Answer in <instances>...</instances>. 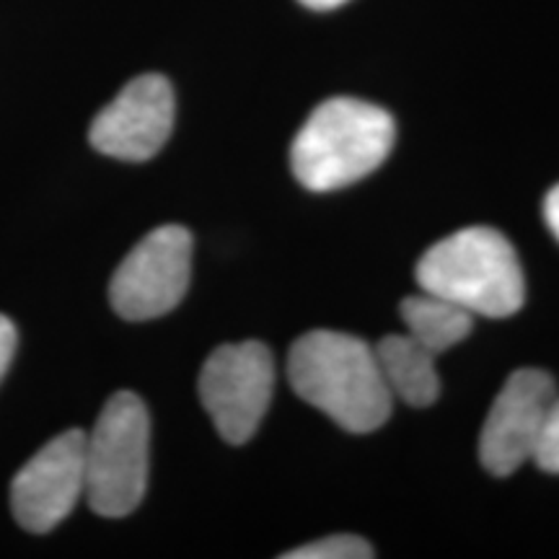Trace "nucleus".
<instances>
[{
  "mask_svg": "<svg viewBox=\"0 0 559 559\" xmlns=\"http://www.w3.org/2000/svg\"><path fill=\"white\" fill-rule=\"evenodd\" d=\"M288 381L311 407L347 432H373L394 407L373 345L355 334L317 330L293 342Z\"/></svg>",
  "mask_w": 559,
  "mask_h": 559,
  "instance_id": "obj_1",
  "label": "nucleus"
},
{
  "mask_svg": "<svg viewBox=\"0 0 559 559\" xmlns=\"http://www.w3.org/2000/svg\"><path fill=\"white\" fill-rule=\"evenodd\" d=\"M394 138L396 124L386 109L337 96L319 104L293 138V174L311 192L342 190L379 169Z\"/></svg>",
  "mask_w": 559,
  "mask_h": 559,
  "instance_id": "obj_2",
  "label": "nucleus"
},
{
  "mask_svg": "<svg viewBox=\"0 0 559 559\" xmlns=\"http://www.w3.org/2000/svg\"><path fill=\"white\" fill-rule=\"evenodd\" d=\"M419 290L461 306L472 317L506 319L526 300L523 267L500 230L461 228L425 251L417 262Z\"/></svg>",
  "mask_w": 559,
  "mask_h": 559,
  "instance_id": "obj_3",
  "label": "nucleus"
},
{
  "mask_svg": "<svg viewBox=\"0 0 559 559\" xmlns=\"http://www.w3.org/2000/svg\"><path fill=\"white\" fill-rule=\"evenodd\" d=\"M148 409L132 391H117L104 404L83 449V495L94 513L104 519H122L143 502L148 487Z\"/></svg>",
  "mask_w": 559,
  "mask_h": 559,
  "instance_id": "obj_4",
  "label": "nucleus"
},
{
  "mask_svg": "<svg viewBox=\"0 0 559 559\" xmlns=\"http://www.w3.org/2000/svg\"><path fill=\"white\" fill-rule=\"evenodd\" d=\"M275 391V360L257 340L215 347L200 370L202 407L230 445L260 430Z\"/></svg>",
  "mask_w": 559,
  "mask_h": 559,
  "instance_id": "obj_5",
  "label": "nucleus"
},
{
  "mask_svg": "<svg viewBox=\"0 0 559 559\" xmlns=\"http://www.w3.org/2000/svg\"><path fill=\"white\" fill-rule=\"evenodd\" d=\"M192 234L160 226L138 241L109 283L111 309L128 321H148L177 309L190 288Z\"/></svg>",
  "mask_w": 559,
  "mask_h": 559,
  "instance_id": "obj_6",
  "label": "nucleus"
},
{
  "mask_svg": "<svg viewBox=\"0 0 559 559\" xmlns=\"http://www.w3.org/2000/svg\"><path fill=\"white\" fill-rule=\"evenodd\" d=\"M555 400L547 370L521 368L502 383L479 432V461L489 474L508 477L534 461Z\"/></svg>",
  "mask_w": 559,
  "mask_h": 559,
  "instance_id": "obj_7",
  "label": "nucleus"
},
{
  "mask_svg": "<svg viewBox=\"0 0 559 559\" xmlns=\"http://www.w3.org/2000/svg\"><path fill=\"white\" fill-rule=\"evenodd\" d=\"M86 432L68 430L41 445L11 485L13 519L32 534H47L62 523L86 489L83 466Z\"/></svg>",
  "mask_w": 559,
  "mask_h": 559,
  "instance_id": "obj_8",
  "label": "nucleus"
},
{
  "mask_svg": "<svg viewBox=\"0 0 559 559\" xmlns=\"http://www.w3.org/2000/svg\"><path fill=\"white\" fill-rule=\"evenodd\" d=\"M174 111L177 102L171 83L158 73L138 75L94 117L88 140L104 156L148 160L169 140Z\"/></svg>",
  "mask_w": 559,
  "mask_h": 559,
  "instance_id": "obj_9",
  "label": "nucleus"
},
{
  "mask_svg": "<svg viewBox=\"0 0 559 559\" xmlns=\"http://www.w3.org/2000/svg\"><path fill=\"white\" fill-rule=\"evenodd\" d=\"M373 349L391 400H400L409 407H430L438 400L440 376L436 353L419 345L407 332L389 334Z\"/></svg>",
  "mask_w": 559,
  "mask_h": 559,
  "instance_id": "obj_10",
  "label": "nucleus"
},
{
  "mask_svg": "<svg viewBox=\"0 0 559 559\" xmlns=\"http://www.w3.org/2000/svg\"><path fill=\"white\" fill-rule=\"evenodd\" d=\"M400 313L409 337H415L419 345H425L436 355H443L445 349L464 342L474 324L469 311L425 290L404 298Z\"/></svg>",
  "mask_w": 559,
  "mask_h": 559,
  "instance_id": "obj_11",
  "label": "nucleus"
},
{
  "mask_svg": "<svg viewBox=\"0 0 559 559\" xmlns=\"http://www.w3.org/2000/svg\"><path fill=\"white\" fill-rule=\"evenodd\" d=\"M376 551L362 536L334 534L285 551L283 559H370Z\"/></svg>",
  "mask_w": 559,
  "mask_h": 559,
  "instance_id": "obj_12",
  "label": "nucleus"
},
{
  "mask_svg": "<svg viewBox=\"0 0 559 559\" xmlns=\"http://www.w3.org/2000/svg\"><path fill=\"white\" fill-rule=\"evenodd\" d=\"M534 464L549 474H559V394L549 409L547 428H544L542 443L536 449Z\"/></svg>",
  "mask_w": 559,
  "mask_h": 559,
  "instance_id": "obj_13",
  "label": "nucleus"
},
{
  "mask_svg": "<svg viewBox=\"0 0 559 559\" xmlns=\"http://www.w3.org/2000/svg\"><path fill=\"white\" fill-rule=\"evenodd\" d=\"M16 326L11 324V319L0 317V379L5 376L9 370L13 353H16Z\"/></svg>",
  "mask_w": 559,
  "mask_h": 559,
  "instance_id": "obj_14",
  "label": "nucleus"
},
{
  "mask_svg": "<svg viewBox=\"0 0 559 559\" xmlns=\"http://www.w3.org/2000/svg\"><path fill=\"white\" fill-rule=\"evenodd\" d=\"M544 221H547L549 230L559 239V185L551 187L547 200H544Z\"/></svg>",
  "mask_w": 559,
  "mask_h": 559,
  "instance_id": "obj_15",
  "label": "nucleus"
},
{
  "mask_svg": "<svg viewBox=\"0 0 559 559\" xmlns=\"http://www.w3.org/2000/svg\"><path fill=\"white\" fill-rule=\"evenodd\" d=\"M298 3H304L306 9L311 11H332V9H340V5H345L347 0H298Z\"/></svg>",
  "mask_w": 559,
  "mask_h": 559,
  "instance_id": "obj_16",
  "label": "nucleus"
}]
</instances>
